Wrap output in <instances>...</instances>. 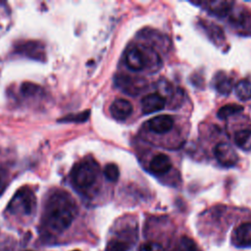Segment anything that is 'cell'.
<instances>
[{
    "label": "cell",
    "mask_w": 251,
    "mask_h": 251,
    "mask_svg": "<svg viewBox=\"0 0 251 251\" xmlns=\"http://www.w3.org/2000/svg\"><path fill=\"white\" fill-rule=\"evenodd\" d=\"M99 176V166L92 158H86L75 164L71 172V180L74 187L86 193L95 184Z\"/></svg>",
    "instance_id": "2"
},
{
    "label": "cell",
    "mask_w": 251,
    "mask_h": 251,
    "mask_svg": "<svg viewBox=\"0 0 251 251\" xmlns=\"http://www.w3.org/2000/svg\"><path fill=\"white\" fill-rule=\"evenodd\" d=\"M115 83L122 91L135 95L146 88L147 82L142 77H133L127 75H119L115 77Z\"/></svg>",
    "instance_id": "4"
},
{
    "label": "cell",
    "mask_w": 251,
    "mask_h": 251,
    "mask_svg": "<svg viewBox=\"0 0 251 251\" xmlns=\"http://www.w3.org/2000/svg\"><path fill=\"white\" fill-rule=\"evenodd\" d=\"M166 106L165 97L158 93H152L144 96L141 100V110L143 114H152L163 110Z\"/></svg>",
    "instance_id": "10"
},
{
    "label": "cell",
    "mask_w": 251,
    "mask_h": 251,
    "mask_svg": "<svg viewBox=\"0 0 251 251\" xmlns=\"http://www.w3.org/2000/svg\"><path fill=\"white\" fill-rule=\"evenodd\" d=\"M6 186V179H5V176L4 174L0 171V194L3 192V190L5 189Z\"/></svg>",
    "instance_id": "24"
},
{
    "label": "cell",
    "mask_w": 251,
    "mask_h": 251,
    "mask_svg": "<svg viewBox=\"0 0 251 251\" xmlns=\"http://www.w3.org/2000/svg\"><path fill=\"white\" fill-rule=\"evenodd\" d=\"M131 113H132V105L126 99L118 98L114 100V102L110 106L111 116L118 121L126 120L130 116Z\"/></svg>",
    "instance_id": "11"
},
{
    "label": "cell",
    "mask_w": 251,
    "mask_h": 251,
    "mask_svg": "<svg viewBox=\"0 0 251 251\" xmlns=\"http://www.w3.org/2000/svg\"><path fill=\"white\" fill-rule=\"evenodd\" d=\"M235 144L244 151L251 150V129H240L234 134Z\"/></svg>",
    "instance_id": "17"
},
{
    "label": "cell",
    "mask_w": 251,
    "mask_h": 251,
    "mask_svg": "<svg viewBox=\"0 0 251 251\" xmlns=\"http://www.w3.org/2000/svg\"><path fill=\"white\" fill-rule=\"evenodd\" d=\"M235 94L241 101L251 99V81L248 79H241L235 85Z\"/></svg>",
    "instance_id": "18"
},
{
    "label": "cell",
    "mask_w": 251,
    "mask_h": 251,
    "mask_svg": "<svg viewBox=\"0 0 251 251\" xmlns=\"http://www.w3.org/2000/svg\"><path fill=\"white\" fill-rule=\"evenodd\" d=\"M170 251H200V249L193 239L182 235L173 243Z\"/></svg>",
    "instance_id": "15"
},
{
    "label": "cell",
    "mask_w": 251,
    "mask_h": 251,
    "mask_svg": "<svg viewBox=\"0 0 251 251\" xmlns=\"http://www.w3.org/2000/svg\"><path fill=\"white\" fill-rule=\"evenodd\" d=\"M214 155L218 163L224 167H233L238 162L236 151L228 143H218L214 148Z\"/></svg>",
    "instance_id": "6"
},
{
    "label": "cell",
    "mask_w": 251,
    "mask_h": 251,
    "mask_svg": "<svg viewBox=\"0 0 251 251\" xmlns=\"http://www.w3.org/2000/svg\"><path fill=\"white\" fill-rule=\"evenodd\" d=\"M36 90H38V86L35 84H32V83H28V82L24 83L21 87V91H22L23 95L34 94Z\"/></svg>",
    "instance_id": "23"
},
{
    "label": "cell",
    "mask_w": 251,
    "mask_h": 251,
    "mask_svg": "<svg viewBox=\"0 0 251 251\" xmlns=\"http://www.w3.org/2000/svg\"><path fill=\"white\" fill-rule=\"evenodd\" d=\"M18 53L34 60H44V46L38 41H23L16 46Z\"/></svg>",
    "instance_id": "8"
},
{
    "label": "cell",
    "mask_w": 251,
    "mask_h": 251,
    "mask_svg": "<svg viewBox=\"0 0 251 251\" xmlns=\"http://www.w3.org/2000/svg\"><path fill=\"white\" fill-rule=\"evenodd\" d=\"M147 55L148 54L145 52L144 48L137 46L130 47L125 56L126 64L132 71H142L149 63L150 56L148 57Z\"/></svg>",
    "instance_id": "5"
},
{
    "label": "cell",
    "mask_w": 251,
    "mask_h": 251,
    "mask_svg": "<svg viewBox=\"0 0 251 251\" xmlns=\"http://www.w3.org/2000/svg\"><path fill=\"white\" fill-rule=\"evenodd\" d=\"M104 176L109 181H117L120 176V170L115 164H108L104 168Z\"/></svg>",
    "instance_id": "20"
},
{
    "label": "cell",
    "mask_w": 251,
    "mask_h": 251,
    "mask_svg": "<svg viewBox=\"0 0 251 251\" xmlns=\"http://www.w3.org/2000/svg\"><path fill=\"white\" fill-rule=\"evenodd\" d=\"M138 251H165V249L159 242L148 241V242L142 243Z\"/></svg>",
    "instance_id": "21"
},
{
    "label": "cell",
    "mask_w": 251,
    "mask_h": 251,
    "mask_svg": "<svg viewBox=\"0 0 251 251\" xmlns=\"http://www.w3.org/2000/svg\"><path fill=\"white\" fill-rule=\"evenodd\" d=\"M134 238L135 235L130 230L121 231L107 243L105 251H128L134 243Z\"/></svg>",
    "instance_id": "7"
},
{
    "label": "cell",
    "mask_w": 251,
    "mask_h": 251,
    "mask_svg": "<svg viewBox=\"0 0 251 251\" xmlns=\"http://www.w3.org/2000/svg\"><path fill=\"white\" fill-rule=\"evenodd\" d=\"M35 209L36 198L33 191L28 187L20 188L15 193L7 207L9 213L23 217H28L33 215Z\"/></svg>",
    "instance_id": "3"
},
{
    "label": "cell",
    "mask_w": 251,
    "mask_h": 251,
    "mask_svg": "<svg viewBox=\"0 0 251 251\" xmlns=\"http://www.w3.org/2000/svg\"><path fill=\"white\" fill-rule=\"evenodd\" d=\"M90 112L89 111H85L82 112L80 114H76V115H70L68 117H65L64 119H62V122H75V123H81L84 122L88 119Z\"/></svg>",
    "instance_id": "22"
},
{
    "label": "cell",
    "mask_w": 251,
    "mask_h": 251,
    "mask_svg": "<svg viewBox=\"0 0 251 251\" xmlns=\"http://www.w3.org/2000/svg\"><path fill=\"white\" fill-rule=\"evenodd\" d=\"M243 111V107L238 104H227L220 108L217 113V116L221 120H226L230 116L236 115Z\"/></svg>",
    "instance_id": "19"
},
{
    "label": "cell",
    "mask_w": 251,
    "mask_h": 251,
    "mask_svg": "<svg viewBox=\"0 0 251 251\" xmlns=\"http://www.w3.org/2000/svg\"><path fill=\"white\" fill-rule=\"evenodd\" d=\"M214 86L219 93L227 95L232 90V79L226 74L219 73L214 78Z\"/></svg>",
    "instance_id": "14"
},
{
    "label": "cell",
    "mask_w": 251,
    "mask_h": 251,
    "mask_svg": "<svg viewBox=\"0 0 251 251\" xmlns=\"http://www.w3.org/2000/svg\"><path fill=\"white\" fill-rule=\"evenodd\" d=\"M149 169L157 176L165 175L172 169V161L166 154H157L151 159Z\"/></svg>",
    "instance_id": "13"
},
{
    "label": "cell",
    "mask_w": 251,
    "mask_h": 251,
    "mask_svg": "<svg viewBox=\"0 0 251 251\" xmlns=\"http://www.w3.org/2000/svg\"><path fill=\"white\" fill-rule=\"evenodd\" d=\"M73 251H79V250H73Z\"/></svg>",
    "instance_id": "25"
},
{
    "label": "cell",
    "mask_w": 251,
    "mask_h": 251,
    "mask_svg": "<svg viewBox=\"0 0 251 251\" xmlns=\"http://www.w3.org/2000/svg\"><path fill=\"white\" fill-rule=\"evenodd\" d=\"M207 9L219 16V17H225L226 15H227L231 8H232V5H233V2H230V1H210V2H207Z\"/></svg>",
    "instance_id": "16"
},
{
    "label": "cell",
    "mask_w": 251,
    "mask_h": 251,
    "mask_svg": "<svg viewBox=\"0 0 251 251\" xmlns=\"http://www.w3.org/2000/svg\"><path fill=\"white\" fill-rule=\"evenodd\" d=\"M25 251H30V250H25Z\"/></svg>",
    "instance_id": "26"
},
{
    "label": "cell",
    "mask_w": 251,
    "mask_h": 251,
    "mask_svg": "<svg viewBox=\"0 0 251 251\" xmlns=\"http://www.w3.org/2000/svg\"><path fill=\"white\" fill-rule=\"evenodd\" d=\"M174 126V119L169 115L154 117L147 122V127L155 133L169 132Z\"/></svg>",
    "instance_id": "12"
},
{
    "label": "cell",
    "mask_w": 251,
    "mask_h": 251,
    "mask_svg": "<svg viewBox=\"0 0 251 251\" xmlns=\"http://www.w3.org/2000/svg\"><path fill=\"white\" fill-rule=\"evenodd\" d=\"M231 241L237 247H251V223L239 225L233 230Z\"/></svg>",
    "instance_id": "9"
},
{
    "label": "cell",
    "mask_w": 251,
    "mask_h": 251,
    "mask_svg": "<svg viewBox=\"0 0 251 251\" xmlns=\"http://www.w3.org/2000/svg\"><path fill=\"white\" fill-rule=\"evenodd\" d=\"M77 214L73 197L64 190L54 191L47 199L41 221V230L47 235H58L70 227Z\"/></svg>",
    "instance_id": "1"
}]
</instances>
